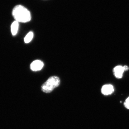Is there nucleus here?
<instances>
[{"label": "nucleus", "mask_w": 129, "mask_h": 129, "mask_svg": "<svg viewBox=\"0 0 129 129\" xmlns=\"http://www.w3.org/2000/svg\"><path fill=\"white\" fill-rule=\"evenodd\" d=\"M12 15L15 21L18 22L26 23L31 20L30 12L22 5H17L13 8Z\"/></svg>", "instance_id": "nucleus-1"}, {"label": "nucleus", "mask_w": 129, "mask_h": 129, "mask_svg": "<svg viewBox=\"0 0 129 129\" xmlns=\"http://www.w3.org/2000/svg\"><path fill=\"white\" fill-rule=\"evenodd\" d=\"M60 79L58 77L51 76L42 85V90L45 93H50L60 85Z\"/></svg>", "instance_id": "nucleus-2"}, {"label": "nucleus", "mask_w": 129, "mask_h": 129, "mask_svg": "<svg viewBox=\"0 0 129 129\" xmlns=\"http://www.w3.org/2000/svg\"><path fill=\"white\" fill-rule=\"evenodd\" d=\"M44 66V63L42 61L40 60H36L31 63L30 68L32 71L36 72L41 70Z\"/></svg>", "instance_id": "nucleus-3"}, {"label": "nucleus", "mask_w": 129, "mask_h": 129, "mask_svg": "<svg viewBox=\"0 0 129 129\" xmlns=\"http://www.w3.org/2000/svg\"><path fill=\"white\" fill-rule=\"evenodd\" d=\"M114 91V88L111 84H107L103 85L102 87L101 92L102 94L106 95H111Z\"/></svg>", "instance_id": "nucleus-4"}, {"label": "nucleus", "mask_w": 129, "mask_h": 129, "mask_svg": "<svg viewBox=\"0 0 129 129\" xmlns=\"http://www.w3.org/2000/svg\"><path fill=\"white\" fill-rule=\"evenodd\" d=\"M124 72L123 67L121 65L116 66L113 70L114 74L117 79L122 78Z\"/></svg>", "instance_id": "nucleus-5"}, {"label": "nucleus", "mask_w": 129, "mask_h": 129, "mask_svg": "<svg viewBox=\"0 0 129 129\" xmlns=\"http://www.w3.org/2000/svg\"><path fill=\"white\" fill-rule=\"evenodd\" d=\"M19 28V22L15 21L12 23L11 26V31L12 34L13 36H15L17 34Z\"/></svg>", "instance_id": "nucleus-6"}, {"label": "nucleus", "mask_w": 129, "mask_h": 129, "mask_svg": "<svg viewBox=\"0 0 129 129\" xmlns=\"http://www.w3.org/2000/svg\"><path fill=\"white\" fill-rule=\"evenodd\" d=\"M34 37V34L32 32H30L26 35L24 39V41L25 43L27 44L30 42Z\"/></svg>", "instance_id": "nucleus-7"}, {"label": "nucleus", "mask_w": 129, "mask_h": 129, "mask_svg": "<svg viewBox=\"0 0 129 129\" xmlns=\"http://www.w3.org/2000/svg\"><path fill=\"white\" fill-rule=\"evenodd\" d=\"M124 105L126 108L129 109V96L125 100Z\"/></svg>", "instance_id": "nucleus-8"}, {"label": "nucleus", "mask_w": 129, "mask_h": 129, "mask_svg": "<svg viewBox=\"0 0 129 129\" xmlns=\"http://www.w3.org/2000/svg\"><path fill=\"white\" fill-rule=\"evenodd\" d=\"M123 69L124 71H128L129 69V67L127 66V65H125V66H123Z\"/></svg>", "instance_id": "nucleus-9"}]
</instances>
